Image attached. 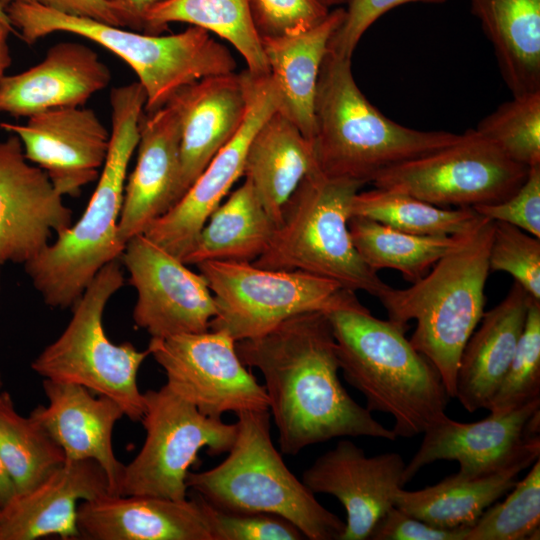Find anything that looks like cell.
Masks as SVG:
<instances>
[{
  "instance_id": "obj_1",
  "label": "cell",
  "mask_w": 540,
  "mask_h": 540,
  "mask_svg": "<svg viewBox=\"0 0 540 540\" xmlns=\"http://www.w3.org/2000/svg\"><path fill=\"white\" fill-rule=\"evenodd\" d=\"M245 366L265 380L282 453L295 456L333 438L397 436L359 405L340 382L336 342L325 312L294 316L268 333L236 341Z\"/></svg>"
},
{
  "instance_id": "obj_2",
  "label": "cell",
  "mask_w": 540,
  "mask_h": 540,
  "mask_svg": "<svg viewBox=\"0 0 540 540\" xmlns=\"http://www.w3.org/2000/svg\"><path fill=\"white\" fill-rule=\"evenodd\" d=\"M325 313L344 379L371 413L393 416L397 437L422 434L447 416L450 396L434 365L405 337L409 327L374 317L349 290Z\"/></svg>"
},
{
  "instance_id": "obj_3",
  "label": "cell",
  "mask_w": 540,
  "mask_h": 540,
  "mask_svg": "<svg viewBox=\"0 0 540 540\" xmlns=\"http://www.w3.org/2000/svg\"><path fill=\"white\" fill-rule=\"evenodd\" d=\"M145 103L146 93L138 81L111 90L109 148L86 209L24 264L34 288L51 307H72L97 273L118 260L125 248L118 239V222Z\"/></svg>"
},
{
  "instance_id": "obj_4",
  "label": "cell",
  "mask_w": 540,
  "mask_h": 540,
  "mask_svg": "<svg viewBox=\"0 0 540 540\" xmlns=\"http://www.w3.org/2000/svg\"><path fill=\"white\" fill-rule=\"evenodd\" d=\"M461 135L416 130L389 119L358 87L351 58L328 50L317 82L312 139L323 175L371 183L382 171L449 146Z\"/></svg>"
},
{
  "instance_id": "obj_5",
  "label": "cell",
  "mask_w": 540,
  "mask_h": 540,
  "mask_svg": "<svg viewBox=\"0 0 540 540\" xmlns=\"http://www.w3.org/2000/svg\"><path fill=\"white\" fill-rule=\"evenodd\" d=\"M493 226L482 216L421 279L379 298L388 319L407 327L416 320L409 341L437 369L450 398L462 350L484 314Z\"/></svg>"
},
{
  "instance_id": "obj_6",
  "label": "cell",
  "mask_w": 540,
  "mask_h": 540,
  "mask_svg": "<svg viewBox=\"0 0 540 540\" xmlns=\"http://www.w3.org/2000/svg\"><path fill=\"white\" fill-rule=\"evenodd\" d=\"M12 26L29 45L55 32L79 35L109 50L136 73L146 93L145 113L154 112L183 87L235 71L228 48L195 26L170 35H152L65 14L41 5L12 3L5 8Z\"/></svg>"
},
{
  "instance_id": "obj_7",
  "label": "cell",
  "mask_w": 540,
  "mask_h": 540,
  "mask_svg": "<svg viewBox=\"0 0 540 540\" xmlns=\"http://www.w3.org/2000/svg\"><path fill=\"white\" fill-rule=\"evenodd\" d=\"M237 415L228 456L212 469L189 472L187 487L218 509L275 514L307 539L340 540L345 522L288 469L271 439L269 410Z\"/></svg>"
},
{
  "instance_id": "obj_8",
  "label": "cell",
  "mask_w": 540,
  "mask_h": 540,
  "mask_svg": "<svg viewBox=\"0 0 540 540\" xmlns=\"http://www.w3.org/2000/svg\"><path fill=\"white\" fill-rule=\"evenodd\" d=\"M364 185L311 171L286 203L268 248L252 264L304 271L379 299L391 286L362 260L348 228L353 197Z\"/></svg>"
},
{
  "instance_id": "obj_9",
  "label": "cell",
  "mask_w": 540,
  "mask_h": 540,
  "mask_svg": "<svg viewBox=\"0 0 540 540\" xmlns=\"http://www.w3.org/2000/svg\"><path fill=\"white\" fill-rule=\"evenodd\" d=\"M123 283L118 261L106 264L72 306L64 331L32 361L31 368L44 379L78 384L112 399L137 422L145 410L137 374L149 351H139L129 342L113 343L103 327L105 307Z\"/></svg>"
},
{
  "instance_id": "obj_10",
  "label": "cell",
  "mask_w": 540,
  "mask_h": 540,
  "mask_svg": "<svg viewBox=\"0 0 540 540\" xmlns=\"http://www.w3.org/2000/svg\"><path fill=\"white\" fill-rule=\"evenodd\" d=\"M214 296L210 329L235 341L262 336L284 321L336 306L346 289L304 271L269 270L248 262L205 261L196 265Z\"/></svg>"
},
{
  "instance_id": "obj_11",
  "label": "cell",
  "mask_w": 540,
  "mask_h": 540,
  "mask_svg": "<svg viewBox=\"0 0 540 540\" xmlns=\"http://www.w3.org/2000/svg\"><path fill=\"white\" fill-rule=\"evenodd\" d=\"M141 422L145 441L135 458L124 467L120 495H147L174 500L187 498V475L207 448L210 456L228 452L237 425L200 413L167 385L144 392Z\"/></svg>"
},
{
  "instance_id": "obj_12",
  "label": "cell",
  "mask_w": 540,
  "mask_h": 540,
  "mask_svg": "<svg viewBox=\"0 0 540 540\" xmlns=\"http://www.w3.org/2000/svg\"><path fill=\"white\" fill-rule=\"evenodd\" d=\"M529 168L471 129L449 146L382 171L371 184L440 207L473 208L511 196Z\"/></svg>"
},
{
  "instance_id": "obj_13",
  "label": "cell",
  "mask_w": 540,
  "mask_h": 540,
  "mask_svg": "<svg viewBox=\"0 0 540 540\" xmlns=\"http://www.w3.org/2000/svg\"><path fill=\"white\" fill-rule=\"evenodd\" d=\"M147 349L165 371L167 387L203 415L269 410L265 387L246 369L226 332L151 338Z\"/></svg>"
},
{
  "instance_id": "obj_14",
  "label": "cell",
  "mask_w": 540,
  "mask_h": 540,
  "mask_svg": "<svg viewBox=\"0 0 540 540\" xmlns=\"http://www.w3.org/2000/svg\"><path fill=\"white\" fill-rule=\"evenodd\" d=\"M418 451L405 465L403 486L438 460L459 463L458 473L468 477L489 475L520 462L534 463L540 456V399L505 413L462 423L446 416L424 433Z\"/></svg>"
},
{
  "instance_id": "obj_15",
  "label": "cell",
  "mask_w": 540,
  "mask_h": 540,
  "mask_svg": "<svg viewBox=\"0 0 540 540\" xmlns=\"http://www.w3.org/2000/svg\"><path fill=\"white\" fill-rule=\"evenodd\" d=\"M120 258L137 292L133 320L151 338L210 330L217 309L201 274L144 234L131 238Z\"/></svg>"
},
{
  "instance_id": "obj_16",
  "label": "cell",
  "mask_w": 540,
  "mask_h": 540,
  "mask_svg": "<svg viewBox=\"0 0 540 540\" xmlns=\"http://www.w3.org/2000/svg\"><path fill=\"white\" fill-rule=\"evenodd\" d=\"M275 111L277 98L269 75H254L248 71V106L242 125L177 203L155 220L144 235L181 260L210 214L243 176L248 145L258 128Z\"/></svg>"
},
{
  "instance_id": "obj_17",
  "label": "cell",
  "mask_w": 540,
  "mask_h": 540,
  "mask_svg": "<svg viewBox=\"0 0 540 540\" xmlns=\"http://www.w3.org/2000/svg\"><path fill=\"white\" fill-rule=\"evenodd\" d=\"M71 225L72 211L46 172L28 162L19 138L0 141V266L29 262Z\"/></svg>"
},
{
  "instance_id": "obj_18",
  "label": "cell",
  "mask_w": 540,
  "mask_h": 540,
  "mask_svg": "<svg viewBox=\"0 0 540 540\" xmlns=\"http://www.w3.org/2000/svg\"><path fill=\"white\" fill-rule=\"evenodd\" d=\"M0 127L19 138L26 159L46 172L62 196L76 197L98 179L110 143V131L83 106L49 109Z\"/></svg>"
},
{
  "instance_id": "obj_19",
  "label": "cell",
  "mask_w": 540,
  "mask_h": 540,
  "mask_svg": "<svg viewBox=\"0 0 540 540\" xmlns=\"http://www.w3.org/2000/svg\"><path fill=\"white\" fill-rule=\"evenodd\" d=\"M405 462L398 453L372 457L349 440L319 456L302 475V482L315 494L334 496L343 505L347 519L340 540H367L394 506L403 488Z\"/></svg>"
},
{
  "instance_id": "obj_20",
  "label": "cell",
  "mask_w": 540,
  "mask_h": 540,
  "mask_svg": "<svg viewBox=\"0 0 540 540\" xmlns=\"http://www.w3.org/2000/svg\"><path fill=\"white\" fill-rule=\"evenodd\" d=\"M180 118L175 102L145 113L139 128L138 155L125 185L118 222L123 244L146 229L180 198Z\"/></svg>"
},
{
  "instance_id": "obj_21",
  "label": "cell",
  "mask_w": 540,
  "mask_h": 540,
  "mask_svg": "<svg viewBox=\"0 0 540 540\" xmlns=\"http://www.w3.org/2000/svg\"><path fill=\"white\" fill-rule=\"evenodd\" d=\"M43 390L48 404L38 405L30 416L60 446L66 460L97 462L107 476L109 494L120 495L125 465L113 451L112 433L125 416L121 407L78 384L44 379Z\"/></svg>"
},
{
  "instance_id": "obj_22",
  "label": "cell",
  "mask_w": 540,
  "mask_h": 540,
  "mask_svg": "<svg viewBox=\"0 0 540 540\" xmlns=\"http://www.w3.org/2000/svg\"><path fill=\"white\" fill-rule=\"evenodd\" d=\"M171 99L180 118L181 198L242 125L248 106V71L200 79Z\"/></svg>"
},
{
  "instance_id": "obj_23",
  "label": "cell",
  "mask_w": 540,
  "mask_h": 540,
  "mask_svg": "<svg viewBox=\"0 0 540 540\" xmlns=\"http://www.w3.org/2000/svg\"><path fill=\"white\" fill-rule=\"evenodd\" d=\"M77 525L79 539L212 540L197 493L183 500L105 494L79 503Z\"/></svg>"
},
{
  "instance_id": "obj_24",
  "label": "cell",
  "mask_w": 540,
  "mask_h": 540,
  "mask_svg": "<svg viewBox=\"0 0 540 540\" xmlns=\"http://www.w3.org/2000/svg\"><path fill=\"white\" fill-rule=\"evenodd\" d=\"M110 81V69L94 50L82 43L59 42L38 64L4 76L0 112L28 118L49 109L83 106Z\"/></svg>"
},
{
  "instance_id": "obj_25",
  "label": "cell",
  "mask_w": 540,
  "mask_h": 540,
  "mask_svg": "<svg viewBox=\"0 0 540 540\" xmlns=\"http://www.w3.org/2000/svg\"><path fill=\"white\" fill-rule=\"evenodd\" d=\"M105 494L108 479L97 462L66 460L37 486L0 508V540L79 539V503Z\"/></svg>"
},
{
  "instance_id": "obj_26",
  "label": "cell",
  "mask_w": 540,
  "mask_h": 540,
  "mask_svg": "<svg viewBox=\"0 0 540 540\" xmlns=\"http://www.w3.org/2000/svg\"><path fill=\"white\" fill-rule=\"evenodd\" d=\"M532 297L513 282L505 298L484 312L466 342L458 365L455 398L468 412L488 409L524 329Z\"/></svg>"
},
{
  "instance_id": "obj_27",
  "label": "cell",
  "mask_w": 540,
  "mask_h": 540,
  "mask_svg": "<svg viewBox=\"0 0 540 540\" xmlns=\"http://www.w3.org/2000/svg\"><path fill=\"white\" fill-rule=\"evenodd\" d=\"M345 9L337 7L318 25L291 35L261 37L277 111L312 142L314 101L320 68L329 42L341 26Z\"/></svg>"
},
{
  "instance_id": "obj_28",
  "label": "cell",
  "mask_w": 540,
  "mask_h": 540,
  "mask_svg": "<svg viewBox=\"0 0 540 540\" xmlns=\"http://www.w3.org/2000/svg\"><path fill=\"white\" fill-rule=\"evenodd\" d=\"M316 168L312 142L278 111L253 135L246 152L243 177L256 191L278 227L284 207L301 181Z\"/></svg>"
},
{
  "instance_id": "obj_29",
  "label": "cell",
  "mask_w": 540,
  "mask_h": 540,
  "mask_svg": "<svg viewBox=\"0 0 540 540\" xmlns=\"http://www.w3.org/2000/svg\"><path fill=\"white\" fill-rule=\"evenodd\" d=\"M513 96L540 91V0H470Z\"/></svg>"
},
{
  "instance_id": "obj_30",
  "label": "cell",
  "mask_w": 540,
  "mask_h": 540,
  "mask_svg": "<svg viewBox=\"0 0 540 540\" xmlns=\"http://www.w3.org/2000/svg\"><path fill=\"white\" fill-rule=\"evenodd\" d=\"M277 226L248 180L234 190L209 216L181 261L252 263L268 248Z\"/></svg>"
},
{
  "instance_id": "obj_31",
  "label": "cell",
  "mask_w": 540,
  "mask_h": 540,
  "mask_svg": "<svg viewBox=\"0 0 540 540\" xmlns=\"http://www.w3.org/2000/svg\"><path fill=\"white\" fill-rule=\"evenodd\" d=\"M531 465L520 462L480 477L457 472L421 490L401 488L396 493L394 506L436 527H471L488 507L512 489L518 474Z\"/></svg>"
},
{
  "instance_id": "obj_32",
  "label": "cell",
  "mask_w": 540,
  "mask_h": 540,
  "mask_svg": "<svg viewBox=\"0 0 540 540\" xmlns=\"http://www.w3.org/2000/svg\"><path fill=\"white\" fill-rule=\"evenodd\" d=\"M173 22L216 34L241 54L246 70L254 75L268 74L248 0H162L147 12L143 33L158 35Z\"/></svg>"
},
{
  "instance_id": "obj_33",
  "label": "cell",
  "mask_w": 540,
  "mask_h": 540,
  "mask_svg": "<svg viewBox=\"0 0 540 540\" xmlns=\"http://www.w3.org/2000/svg\"><path fill=\"white\" fill-rule=\"evenodd\" d=\"M348 228L358 254L370 268L397 270L411 283L421 279L464 235H413L361 216H351Z\"/></svg>"
},
{
  "instance_id": "obj_34",
  "label": "cell",
  "mask_w": 540,
  "mask_h": 540,
  "mask_svg": "<svg viewBox=\"0 0 540 540\" xmlns=\"http://www.w3.org/2000/svg\"><path fill=\"white\" fill-rule=\"evenodd\" d=\"M351 216L369 218L405 233L459 236L472 230L482 216L472 207L450 209L387 189L357 192Z\"/></svg>"
},
{
  "instance_id": "obj_35",
  "label": "cell",
  "mask_w": 540,
  "mask_h": 540,
  "mask_svg": "<svg viewBox=\"0 0 540 540\" xmlns=\"http://www.w3.org/2000/svg\"><path fill=\"white\" fill-rule=\"evenodd\" d=\"M0 457L17 494L37 486L66 461L43 427L17 412L7 391H0Z\"/></svg>"
},
{
  "instance_id": "obj_36",
  "label": "cell",
  "mask_w": 540,
  "mask_h": 540,
  "mask_svg": "<svg viewBox=\"0 0 540 540\" xmlns=\"http://www.w3.org/2000/svg\"><path fill=\"white\" fill-rule=\"evenodd\" d=\"M475 130L510 160L527 167L540 164V91L513 96Z\"/></svg>"
},
{
  "instance_id": "obj_37",
  "label": "cell",
  "mask_w": 540,
  "mask_h": 540,
  "mask_svg": "<svg viewBox=\"0 0 540 540\" xmlns=\"http://www.w3.org/2000/svg\"><path fill=\"white\" fill-rule=\"evenodd\" d=\"M501 503L488 507L468 529L465 540L539 539L540 459L515 483Z\"/></svg>"
},
{
  "instance_id": "obj_38",
  "label": "cell",
  "mask_w": 540,
  "mask_h": 540,
  "mask_svg": "<svg viewBox=\"0 0 540 540\" xmlns=\"http://www.w3.org/2000/svg\"><path fill=\"white\" fill-rule=\"evenodd\" d=\"M540 399V301L531 299L523 332L488 411L499 414Z\"/></svg>"
},
{
  "instance_id": "obj_39",
  "label": "cell",
  "mask_w": 540,
  "mask_h": 540,
  "mask_svg": "<svg viewBox=\"0 0 540 540\" xmlns=\"http://www.w3.org/2000/svg\"><path fill=\"white\" fill-rule=\"evenodd\" d=\"M493 224L490 271L510 274L532 298L540 301V238L505 222Z\"/></svg>"
},
{
  "instance_id": "obj_40",
  "label": "cell",
  "mask_w": 540,
  "mask_h": 540,
  "mask_svg": "<svg viewBox=\"0 0 540 540\" xmlns=\"http://www.w3.org/2000/svg\"><path fill=\"white\" fill-rule=\"evenodd\" d=\"M212 540H301V531L290 521L270 513L228 512L202 496Z\"/></svg>"
},
{
  "instance_id": "obj_41",
  "label": "cell",
  "mask_w": 540,
  "mask_h": 540,
  "mask_svg": "<svg viewBox=\"0 0 540 540\" xmlns=\"http://www.w3.org/2000/svg\"><path fill=\"white\" fill-rule=\"evenodd\" d=\"M254 26L261 37L306 31L329 14L319 0H248Z\"/></svg>"
},
{
  "instance_id": "obj_42",
  "label": "cell",
  "mask_w": 540,
  "mask_h": 540,
  "mask_svg": "<svg viewBox=\"0 0 540 540\" xmlns=\"http://www.w3.org/2000/svg\"><path fill=\"white\" fill-rule=\"evenodd\" d=\"M473 208L483 217L511 224L540 238V164L529 168L524 182L505 200Z\"/></svg>"
},
{
  "instance_id": "obj_43",
  "label": "cell",
  "mask_w": 540,
  "mask_h": 540,
  "mask_svg": "<svg viewBox=\"0 0 540 540\" xmlns=\"http://www.w3.org/2000/svg\"><path fill=\"white\" fill-rule=\"evenodd\" d=\"M447 0H349L341 26L332 36L328 50L345 58L352 54L363 34L383 14L412 2L443 3Z\"/></svg>"
},
{
  "instance_id": "obj_44",
  "label": "cell",
  "mask_w": 540,
  "mask_h": 540,
  "mask_svg": "<svg viewBox=\"0 0 540 540\" xmlns=\"http://www.w3.org/2000/svg\"><path fill=\"white\" fill-rule=\"evenodd\" d=\"M469 527L446 529L430 525L396 506L377 522L371 540H465Z\"/></svg>"
},
{
  "instance_id": "obj_45",
  "label": "cell",
  "mask_w": 540,
  "mask_h": 540,
  "mask_svg": "<svg viewBox=\"0 0 540 540\" xmlns=\"http://www.w3.org/2000/svg\"><path fill=\"white\" fill-rule=\"evenodd\" d=\"M17 2L37 4L65 14L87 17L121 27L118 17L103 0H0V5L5 9Z\"/></svg>"
},
{
  "instance_id": "obj_46",
  "label": "cell",
  "mask_w": 540,
  "mask_h": 540,
  "mask_svg": "<svg viewBox=\"0 0 540 540\" xmlns=\"http://www.w3.org/2000/svg\"><path fill=\"white\" fill-rule=\"evenodd\" d=\"M118 17L121 27L143 32L147 12L162 0H103Z\"/></svg>"
},
{
  "instance_id": "obj_47",
  "label": "cell",
  "mask_w": 540,
  "mask_h": 540,
  "mask_svg": "<svg viewBox=\"0 0 540 540\" xmlns=\"http://www.w3.org/2000/svg\"><path fill=\"white\" fill-rule=\"evenodd\" d=\"M11 32H15V29L0 21V84L12 62L8 46V36Z\"/></svg>"
},
{
  "instance_id": "obj_48",
  "label": "cell",
  "mask_w": 540,
  "mask_h": 540,
  "mask_svg": "<svg viewBox=\"0 0 540 540\" xmlns=\"http://www.w3.org/2000/svg\"><path fill=\"white\" fill-rule=\"evenodd\" d=\"M16 495L14 483L0 457V508L6 506Z\"/></svg>"
},
{
  "instance_id": "obj_49",
  "label": "cell",
  "mask_w": 540,
  "mask_h": 540,
  "mask_svg": "<svg viewBox=\"0 0 540 540\" xmlns=\"http://www.w3.org/2000/svg\"><path fill=\"white\" fill-rule=\"evenodd\" d=\"M325 7L331 10V8L341 7L342 5H347L349 0H319Z\"/></svg>"
},
{
  "instance_id": "obj_50",
  "label": "cell",
  "mask_w": 540,
  "mask_h": 540,
  "mask_svg": "<svg viewBox=\"0 0 540 540\" xmlns=\"http://www.w3.org/2000/svg\"><path fill=\"white\" fill-rule=\"evenodd\" d=\"M0 21L12 26L5 9L0 5ZM13 27V26H12ZM14 28V27H13Z\"/></svg>"
},
{
  "instance_id": "obj_51",
  "label": "cell",
  "mask_w": 540,
  "mask_h": 540,
  "mask_svg": "<svg viewBox=\"0 0 540 540\" xmlns=\"http://www.w3.org/2000/svg\"><path fill=\"white\" fill-rule=\"evenodd\" d=\"M2 387H3V378H2V374L0 372V391H1Z\"/></svg>"
},
{
  "instance_id": "obj_52",
  "label": "cell",
  "mask_w": 540,
  "mask_h": 540,
  "mask_svg": "<svg viewBox=\"0 0 540 540\" xmlns=\"http://www.w3.org/2000/svg\"><path fill=\"white\" fill-rule=\"evenodd\" d=\"M0 288H1V279H0Z\"/></svg>"
}]
</instances>
